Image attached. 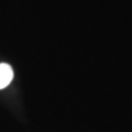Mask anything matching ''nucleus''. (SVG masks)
Instances as JSON below:
<instances>
[{"instance_id":"nucleus-1","label":"nucleus","mask_w":132,"mask_h":132,"mask_svg":"<svg viewBox=\"0 0 132 132\" xmlns=\"http://www.w3.org/2000/svg\"><path fill=\"white\" fill-rule=\"evenodd\" d=\"M13 78V72L12 68L8 64H0V89L5 88L10 84Z\"/></svg>"}]
</instances>
